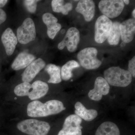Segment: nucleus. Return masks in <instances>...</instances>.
<instances>
[{"label":"nucleus","mask_w":135,"mask_h":135,"mask_svg":"<svg viewBox=\"0 0 135 135\" xmlns=\"http://www.w3.org/2000/svg\"><path fill=\"white\" fill-rule=\"evenodd\" d=\"M18 41L21 44H26L35 40L36 37L35 25L33 20L27 18L17 29Z\"/></svg>","instance_id":"nucleus-6"},{"label":"nucleus","mask_w":135,"mask_h":135,"mask_svg":"<svg viewBox=\"0 0 135 135\" xmlns=\"http://www.w3.org/2000/svg\"><path fill=\"white\" fill-rule=\"evenodd\" d=\"M98 7L103 15L113 18L121 14L125 4L122 0H102L99 2Z\"/></svg>","instance_id":"nucleus-7"},{"label":"nucleus","mask_w":135,"mask_h":135,"mask_svg":"<svg viewBox=\"0 0 135 135\" xmlns=\"http://www.w3.org/2000/svg\"><path fill=\"white\" fill-rule=\"evenodd\" d=\"M128 71L130 73L132 77H135V56L129 61Z\"/></svg>","instance_id":"nucleus-25"},{"label":"nucleus","mask_w":135,"mask_h":135,"mask_svg":"<svg viewBox=\"0 0 135 135\" xmlns=\"http://www.w3.org/2000/svg\"><path fill=\"white\" fill-rule=\"evenodd\" d=\"M82 119L75 114H71L66 118L62 128L57 135H82Z\"/></svg>","instance_id":"nucleus-9"},{"label":"nucleus","mask_w":135,"mask_h":135,"mask_svg":"<svg viewBox=\"0 0 135 135\" xmlns=\"http://www.w3.org/2000/svg\"><path fill=\"white\" fill-rule=\"evenodd\" d=\"M45 70L50 75L48 82L53 84H58L62 81L61 69L58 66L53 64H49L46 66Z\"/></svg>","instance_id":"nucleus-20"},{"label":"nucleus","mask_w":135,"mask_h":135,"mask_svg":"<svg viewBox=\"0 0 135 135\" xmlns=\"http://www.w3.org/2000/svg\"><path fill=\"white\" fill-rule=\"evenodd\" d=\"M98 50L94 47L83 49L77 54V59L81 66L87 70H95L101 65L102 62L97 58Z\"/></svg>","instance_id":"nucleus-5"},{"label":"nucleus","mask_w":135,"mask_h":135,"mask_svg":"<svg viewBox=\"0 0 135 135\" xmlns=\"http://www.w3.org/2000/svg\"><path fill=\"white\" fill-rule=\"evenodd\" d=\"M42 19L47 26L48 36L50 39L53 40L61 29V25L57 23L58 19L50 13H46L43 15Z\"/></svg>","instance_id":"nucleus-15"},{"label":"nucleus","mask_w":135,"mask_h":135,"mask_svg":"<svg viewBox=\"0 0 135 135\" xmlns=\"http://www.w3.org/2000/svg\"><path fill=\"white\" fill-rule=\"evenodd\" d=\"M123 2L125 3L126 5H128L129 3V0H124L123 1Z\"/></svg>","instance_id":"nucleus-28"},{"label":"nucleus","mask_w":135,"mask_h":135,"mask_svg":"<svg viewBox=\"0 0 135 135\" xmlns=\"http://www.w3.org/2000/svg\"><path fill=\"white\" fill-rule=\"evenodd\" d=\"M35 56L27 52L20 53L17 56L11 65L13 70L18 71L26 68L34 60H35Z\"/></svg>","instance_id":"nucleus-17"},{"label":"nucleus","mask_w":135,"mask_h":135,"mask_svg":"<svg viewBox=\"0 0 135 135\" xmlns=\"http://www.w3.org/2000/svg\"><path fill=\"white\" fill-rule=\"evenodd\" d=\"M126 44L124 43V42H123L121 44L120 46H121L122 47H124V46H126Z\"/></svg>","instance_id":"nucleus-30"},{"label":"nucleus","mask_w":135,"mask_h":135,"mask_svg":"<svg viewBox=\"0 0 135 135\" xmlns=\"http://www.w3.org/2000/svg\"><path fill=\"white\" fill-rule=\"evenodd\" d=\"M80 40V32L74 27L69 28L62 40L58 45V48L62 50L65 47L70 52H75Z\"/></svg>","instance_id":"nucleus-10"},{"label":"nucleus","mask_w":135,"mask_h":135,"mask_svg":"<svg viewBox=\"0 0 135 135\" xmlns=\"http://www.w3.org/2000/svg\"><path fill=\"white\" fill-rule=\"evenodd\" d=\"M51 7L54 12L61 13L63 15H68L70 11L73 9L72 4L70 3H65L62 0H53L51 2Z\"/></svg>","instance_id":"nucleus-21"},{"label":"nucleus","mask_w":135,"mask_h":135,"mask_svg":"<svg viewBox=\"0 0 135 135\" xmlns=\"http://www.w3.org/2000/svg\"><path fill=\"white\" fill-rule=\"evenodd\" d=\"M17 127L21 132L29 135H47L51 128L48 122L34 119L21 121L17 123Z\"/></svg>","instance_id":"nucleus-4"},{"label":"nucleus","mask_w":135,"mask_h":135,"mask_svg":"<svg viewBox=\"0 0 135 135\" xmlns=\"http://www.w3.org/2000/svg\"><path fill=\"white\" fill-rule=\"evenodd\" d=\"M113 22L109 18L102 15L97 19L95 26V40L101 44L106 41L110 32Z\"/></svg>","instance_id":"nucleus-8"},{"label":"nucleus","mask_w":135,"mask_h":135,"mask_svg":"<svg viewBox=\"0 0 135 135\" xmlns=\"http://www.w3.org/2000/svg\"><path fill=\"white\" fill-rule=\"evenodd\" d=\"M80 67L79 63L74 60L68 61L61 68V76L62 79L68 81L73 76L72 71L75 68Z\"/></svg>","instance_id":"nucleus-22"},{"label":"nucleus","mask_w":135,"mask_h":135,"mask_svg":"<svg viewBox=\"0 0 135 135\" xmlns=\"http://www.w3.org/2000/svg\"><path fill=\"white\" fill-rule=\"evenodd\" d=\"M104 75L109 84L119 87L128 86L132 82L133 77L128 70L119 66L109 68L104 71Z\"/></svg>","instance_id":"nucleus-3"},{"label":"nucleus","mask_w":135,"mask_h":135,"mask_svg":"<svg viewBox=\"0 0 135 135\" xmlns=\"http://www.w3.org/2000/svg\"><path fill=\"white\" fill-rule=\"evenodd\" d=\"M110 89V85L106 80L103 77H98L95 81L94 89L90 90L88 95L92 100L99 101L103 96L109 94Z\"/></svg>","instance_id":"nucleus-11"},{"label":"nucleus","mask_w":135,"mask_h":135,"mask_svg":"<svg viewBox=\"0 0 135 135\" xmlns=\"http://www.w3.org/2000/svg\"><path fill=\"white\" fill-rule=\"evenodd\" d=\"M7 18V15L6 12L3 10L0 9V25L6 21Z\"/></svg>","instance_id":"nucleus-26"},{"label":"nucleus","mask_w":135,"mask_h":135,"mask_svg":"<svg viewBox=\"0 0 135 135\" xmlns=\"http://www.w3.org/2000/svg\"><path fill=\"white\" fill-rule=\"evenodd\" d=\"M95 135H120L119 129L115 123L105 122L98 127Z\"/></svg>","instance_id":"nucleus-19"},{"label":"nucleus","mask_w":135,"mask_h":135,"mask_svg":"<svg viewBox=\"0 0 135 135\" xmlns=\"http://www.w3.org/2000/svg\"><path fill=\"white\" fill-rule=\"evenodd\" d=\"M1 41L7 55L11 56L13 54L18 43V39L10 28H7L2 33Z\"/></svg>","instance_id":"nucleus-13"},{"label":"nucleus","mask_w":135,"mask_h":135,"mask_svg":"<svg viewBox=\"0 0 135 135\" xmlns=\"http://www.w3.org/2000/svg\"><path fill=\"white\" fill-rule=\"evenodd\" d=\"M46 65L45 61L41 58L34 60L26 68L22 74V81L23 82H31Z\"/></svg>","instance_id":"nucleus-12"},{"label":"nucleus","mask_w":135,"mask_h":135,"mask_svg":"<svg viewBox=\"0 0 135 135\" xmlns=\"http://www.w3.org/2000/svg\"><path fill=\"white\" fill-rule=\"evenodd\" d=\"M75 114L81 119L90 122L95 119L98 116L97 111L94 109H87L81 102H77L75 105Z\"/></svg>","instance_id":"nucleus-18"},{"label":"nucleus","mask_w":135,"mask_h":135,"mask_svg":"<svg viewBox=\"0 0 135 135\" xmlns=\"http://www.w3.org/2000/svg\"><path fill=\"white\" fill-rule=\"evenodd\" d=\"M40 1L36 0H26L23 3L27 10L30 13H34L35 12L37 8V3Z\"/></svg>","instance_id":"nucleus-24"},{"label":"nucleus","mask_w":135,"mask_h":135,"mask_svg":"<svg viewBox=\"0 0 135 135\" xmlns=\"http://www.w3.org/2000/svg\"><path fill=\"white\" fill-rule=\"evenodd\" d=\"M120 36L124 43H128L134 39L135 33L134 18H129L120 23Z\"/></svg>","instance_id":"nucleus-14"},{"label":"nucleus","mask_w":135,"mask_h":135,"mask_svg":"<svg viewBox=\"0 0 135 135\" xmlns=\"http://www.w3.org/2000/svg\"><path fill=\"white\" fill-rule=\"evenodd\" d=\"M49 90V85L46 83L36 80L32 84L25 82L18 84L15 87L14 93L17 96H27L35 101L46 95Z\"/></svg>","instance_id":"nucleus-2"},{"label":"nucleus","mask_w":135,"mask_h":135,"mask_svg":"<svg viewBox=\"0 0 135 135\" xmlns=\"http://www.w3.org/2000/svg\"><path fill=\"white\" fill-rule=\"evenodd\" d=\"M132 16L134 18H135V9H134V10L133 11V12H132Z\"/></svg>","instance_id":"nucleus-29"},{"label":"nucleus","mask_w":135,"mask_h":135,"mask_svg":"<svg viewBox=\"0 0 135 135\" xmlns=\"http://www.w3.org/2000/svg\"><path fill=\"white\" fill-rule=\"evenodd\" d=\"M65 109L62 102L59 100H49L44 103L35 100L28 104L27 113L29 117L40 118L57 114Z\"/></svg>","instance_id":"nucleus-1"},{"label":"nucleus","mask_w":135,"mask_h":135,"mask_svg":"<svg viewBox=\"0 0 135 135\" xmlns=\"http://www.w3.org/2000/svg\"><path fill=\"white\" fill-rule=\"evenodd\" d=\"M120 23L119 22L113 23L108 38V42L111 45H117L120 40Z\"/></svg>","instance_id":"nucleus-23"},{"label":"nucleus","mask_w":135,"mask_h":135,"mask_svg":"<svg viewBox=\"0 0 135 135\" xmlns=\"http://www.w3.org/2000/svg\"><path fill=\"white\" fill-rule=\"evenodd\" d=\"M8 1L7 0H0V9L5 6Z\"/></svg>","instance_id":"nucleus-27"},{"label":"nucleus","mask_w":135,"mask_h":135,"mask_svg":"<svg viewBox=\"0 0 135 135\" xmlns=\"http://www.w3.org/2000/svg\"><path fill=\"white\" fill-rule=\"evenodd\" d=\"M75 10L83 16L85 21L90 22L95 15V3L91 0L80 1L77 4Z\"/></svg>","instance_id":"nucleus-16"}]
</instances>
